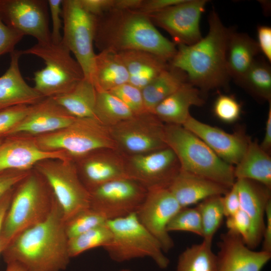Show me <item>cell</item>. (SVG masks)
Instances as JSON below:
<instances>
[{
    "label": "cell",
    "instance_id": "6da1fadb",
    "mask_svg": "<svg viewBox=\"0 0 271 271\" xmlns=\"http://www.w3.org/2000/svg\"><path fill=\"white\" fill-rule=\"evenodd\" d=\"M62 210L56 200L43 222L17 236L2 252L7 263L15 262L27 271H63L71 257Z\"/></svg>",
    "mask_w": 271,
    "mask_h": 271
},
{
    "label": "cell",
    "instance_id": "7a4b0ae2",
    "mask_svg": "<svg viewBox=\"0 0 271 271\" xmlns=\"http://www.w3.org/2000/svg\"><path fill=\"white\" fill-rule=\"evenodd\" d=\"M207 35L191 45L177 46L170 64L186 74L188 82L201 91L225 87L230 77L226 68V50L231 32L212 10Z\"/></svg>",
    "mask_w": 271,
    "mask_h": 271
},
{
    "label": "cell",
    "instance_id": "3957f363",
    "mask_svg": "<svg viewBox=\"0 0 271 271\" xmlns=\"http://www.w3.org/2000/svg\"><path fill=\"white\" fill-rule=\"evenodd\" d=\"M96 18L94 43L99 51H145L169 62L176 53V45L164 37L146 15L112 10Z\"/></svg>",
    "mask_w": 271,
    "mask_h": 271
},
{
    "label": "cell",
    "instance_id": "277c9868",
    "mask_svg": "<svg viewBox=\"0 0 271 271\" xmlns=\"http://www.w3.org/2000/svg\"><path fill=\"white\" fill-rule=\"evenodd\" d=\"M55 202L46 180L34 168L32 169L14 188L2 226V252L19 234L44 221Z\"/></svg>",
    "mask_w": 271,
    "mask_h": 271
},
{
    "label": "cell",
    "instance_id": "5b68a950",
    "mask_svg": "<svg viewBox=\"0 0 271 271\" xmlns=\"http://www.w3.org/2000/svg\"><path fill=\"white\" fill-rule=\"evenodd\" d=\"M165 140L176 155L181 170L228 189L234 184V166L221 160L203 141L183 126L165 124Z\"/></svg>",
    "mask_w": 271,
    "mask_h": 271
},
{
    "label": "cell",
    "instance_id": "8992f818",
    "mask_svg": "<svg viewBox=\"0 0 271 271\" xmlns=\"http://www.w3.org/2000/svg\"><path fill=\"white\" fill-rule=\"evenodd\" d=\"M22 55L42 59L45 67L34 72V87L45 98H53L72 90L84 77L82 69L62 43L37 42L22 50Z\"/></svg>",
    "mask_w": 271,
    "mask_h": 271
},
{
    "label": "cell",
    "instance_id": "52a82bcc",
    "mask_svg": "<svg viewBox=\"0 0 271 271\" xmlns=\"http://www.w3.org/2000/svg\"><path fill=\"white\" fill-rule=\"evenodd\" d=\"M35 137L43 150L64 151L74 161L98 150H118L109 128L94 118H76L63 128Z\"/></svg>",
    "mask_w": 271,
    "mask_h": 271
},
{
    "label": "cell",
    "instance_id": "ba28073f",
    "mask_svg": "<svg viewBox=\"0 0 271 271\" xmlns=\"http://www.w3.org/2000/svg\"><path fill=\"white\" fill-rule=\"evenodd\" d=\"M107 222L112 236L103 248L111 259L121 262L149 257L160 268L168 267L170 261L160 243L141 224L136 213Z\"/></svg>",
    "mask_w": 271,
    "mask_h": 271
},
{
    "label": "cell",
    "instance_id": "9c48e42d",
    "mask_svg": "<svg viewBox=\"0 0 271 271\" xmlns=\"http://www.w3.org/2000/svg\"><path fill=\"white\" fill-rule=\"evenodd\" d=\"M34 168L49 185L65 222L90 207V192L81 181L73 160H45Z\"/></svg>",
    "mask_w": 271,
    "mask_h": 271
},
{
    "label": "cell",
    "instance_id": "30bf717a",
    "mask_svg": "<svg viewBox=\"0 0 271 271\" xmlns=\"http://www.w3.org/2000/svg\"><path fill=\"white\" fill-rule=\"evenodd\" d=\"M61 16L63 24L62 42L75 56L85 78L92 82L97 18L85 11L79 0H63Z\"/></svg>",
    "mask_w": 271,
    "mask_h": 271
},
{
    "label": "cell",
    "instance_id": "8fae6325",
    "mask_svg": "<svg viewBox=\"0 0 271 271\" xmlns=\"http://www.w3.org/2000/svg\"><path fill=\"white\" fill-rule=\"evenodd\" d=\"M108 128L118 150L127 156L168 147L165 140V124L151 112L134 114Z\"/></svg>",
    "mask_w": 271,
    "mask_h": 271
},
{
    "label": "cell",
    "instance_id": "7c38bea8",
    "mask_svg": "<svg viewBox=\"0 0 271 271\" xmlns=\"http://www.w3.org/2000/svg\"><path fill=\"white\" fill-rule=\"evenodd\" d=\"M147 193V190L137 181L120 178L91 191L90 207L106 220H113L136 213Z\"/></svg>",
    "mask_w": 271,
    "mask_h": 271
},
{
    "label": "cell",
    "instance_id": "4fadbf2b",
    "mask_svg": "<svg viewBox=\"0 0 271 271\" xmlns=\"http://www.w3.org/2000/svg\"><path fill=\"white\" fill-rule=\"evenodd\" d=\"M180 170L176 155L168 147L148 153L126 156L127 178L137 181L147 190L168 188Z\"/></svg>",
    "mask_w": 271,
    "mask_h": 271
},
{
    "label": "cell",
    "instance_id": "5bb4252c",
    "mask_svg": "<svg viewBox=\"0 0 271 271\" xmlns=\"http://www.w3.org/2000/svg\"><path fill=\"white\" fill-rule=\"evenodd\" d=\"M207 2L206 0H183L149 17L155 25L171 36L176 46L191 45L203 37L200 23Z\"/></svg>",
    "mask_w": 271,
    "mask_h": 271
},
{
    "label": "cell",
    "instance_id": "9a60e30c",
    "mask_svg": "<svg viewBox=\"0 0 271 271\" xmlns=\"http://www.w3.org/2000/svg\"><path fill=\"white\" fill-rule=\"evenodd\" d=\"M48 1L0 0V18L7 26L38 43L51 41Z\"/></svg>",
    "mask_w": 271,
    "mask_h": 271
},
{
    "label": "cell",
    "instance_id": "2e32d148",
    "mask_svg": "<svg viewBox=\"0 0 271 271\" xmlns=\"http://www.w3.org/2000/svg\"><path fill=\"white\" fill-rule=\"evenodd\" d=\"M181 207L168 188L147 190L146 197L136 213L141 224L160 243L164 252L174 246L167 226Z\"/></svg>",
    "mask_w": 271,
    "mask_h": 271
},
{
    "label": "cell",
    "instance_id": "e0dca14e",
    "mask_svg": "<svg viewBox=\"0 0 271 271\" xmlns=\"http://www.w3.org/2000/svg\"><path fill=\"white\" fill-rule=\"evenodd\" d=\"M68 159L71 158L64 151L43 150L34 136L12 134L3 138L0 142V174L9 171H30L45 160Z\"/></svg>",
    "mask_w": 271,
    "mask_h": 271
},
{
    "label": "cell",
    "instance_id": "ac0fdd59",
    "mask_svg": "<svg viewBox=\"0 0 271 271\" xmlns=\"http://www.w3.org/2000/svg\"><path fill=\"white\" fill-rule=\"evenodd\" d=\"M75 162L79 177L90 192L109 182L127 178L126 156L117 149L98 150Z\"/></svg>",
    "mask_w": 271,
    "mask_h": 271
},
{
    "label": "cell",
    "instance_id": "d6986e66",
    "mask_svg": "<svg viewBox=\"0 0 271 271\" xmlns=\"http://www.w3.org/2000/svg\"><path fill=\"white\" fill-rule=\"evenodd\" d=\"M182 126L203 141L221 160L233 166L241 160L250 140L241 130L228 133L191 115Z\"/></svg>",
    "mask_w": 271,
    "mask_h": 271
},
{
    "label": "cell",
    "instance_id": "ffe728a7",
    "mask_svg": "<svg viewBox=\"0 0 271 271\" xmlns=\"http://www.w3.org/2000/svg\"><path fill=\"white\" fill-rule=\"evenodd\" d=\"M218 244L217 271H261L271 258V252L253 250L229 231L221 235Z\"/></svg>",
    "mask_w": 271,
    "mask_h": 271
},
{
    "label": "cell",
    "instance_id": "44dd1931",
    "mask_svg": "<svg viewBox=\"0 0 271 271\" xmlns=\"http://www.w3.org/2000/svg\"><path fill=\"white\" fill-rule=\"evenodd\" d=\"M52 98H45L33 105L25 117L7 136L22 134L34 137L63 128L76 119Z\"/></svg>",
    "mask_w": 271,
    "mask_h": 271
},
{
    "label": "cell",
    "instance_id": "7402d4cb",
    "mask_svg": "<svg viewBox=\"0 0 271 271\" xmlns=\"http://www.w3.org/2000/svg\"><path fill=\"white\" fill-rule=\"evenodd\" d=\"M240 208L248 216L250 232L246 245L254 249L262 240L265 225V210L271 200L270 189L257 182L247 179L235 181Z\"/></svg>",
    "mask_w": 271,
    "mask_h": 271
},
{
    "label": "cell",
    "instance_id": "603a6c76",
    "mask_svg": "<svg viewBox=\"0 0 271 271\" xmlns=\"http://www.w3.org/2000/svg\"><path fill=\"white\" fill-rule=\"evenodd\" d=\"M22 55V50H15L10 53L9 67L0 77V110L18 105H33L45 98L23 77L19 66Z\"/></svg>",
    "mask_w": 271,
    "mask_h": 271
},
{
    "label": "cell",
    "instance_id": "cb8c5ba5",
    "mask_svg": "<svg viewBox=\"0 0 271 271\" xmlns=\"http://www.w3.org/2000/svg\"><path fill=\"white\" fill-rule=\"evenodd\" d=\"M168 189L181 208L198 204L211 196H223L229 189L181 169Z\"/></svg>",
    "mask_w": 271,
    "mask_h": 271
},
{
    "label": "cell",
    "instance_id": "d4e9b609",
    "mask_svg": "<svg viewBox=\"0 0 271 271\" xmlns=\"http://www.w3.org/2000/svg\"><path fill=\"white\" fill-rule=\"evenodd\" d=\"M201 92L187 82L161 101L153 113L164 124L182 126L190 115V107L204 104Z\"/></svg>",
    "mask_w": 271,
    "mask_h": 271
},
{
    "label": "cell",
    "instance_id": "484cf974",
    "mask_svg": "<svg viewBox=\"0 0 271 271\" xmlns=\"http://www.w3.org/2000/svg\"><path fill=\"white\" fill-rule=\"evenodd\" d=\"M128 74V83L142 90L170 65L169 62L151 52L128 50L118 53Z\"/></svg>",
    "mask_w": 271,
    "mask_h": 271
},
{
    "label": "cell",
    "instance_id": "4316f807",
    "mask_svg": "<svg viewBox=\"0 0 271 271\" xmlns=\"http://www.w3.org/2000/svg\"><path fill=\"white\" fill-rule=\"evenodd\" d=\"M259 52L256 41L249 35L231 31L226 50V68L230 78L238 83Z\"/></svg>",
    "mask_w": 271,
    "mask_h": 271
},
{
    "label": "cell",
    "instance_id": "83f0119b",
    "mask_svg": "<svg viewBox=\"0 0 271 271\" xmlns=\"http://www.w3.org/2000/svg\"><path fill=\"white\" fill-rule=\"evenodd\" d=\"M235 179H247L271 188V158L256 142L250 139L240 161L234 167Z\"/></svg>",
    "mask_w": 271,
    "mask_h": 271
},
{
    "label": "cell",
    "instance_id": "f1b7e54d",
    "mask_svg": "<svg viewBox=\"0 0 271 271\" xmlns=\"http://www.w3.org/2000/svg\"><path fill=\"white\" fill-rule=\"evenodd\" d=\"M127 82L128 72L118 53L103 50L96 54L92 83L97 91H109Z\"/></svg>",
    "mask_w": 271,
    "mask_h": 271
},
{
    "label": "cell",
    "instance_id": "f546056e",
    "mask_svg": "<svg viewBox=\"0 0 271 271\" xmlns=\"http://www.w3.org/2000/svg\"><path fill=\"white\" fill-rule=\"evenodd\" d=\"M187 82L185 72L170 64L142 90L146 111L153 113L161 101Z\"/></svg>",
    "mask_w": 271,
    "mask_h": 271
},
{
    "label": "cell",
    "instance_id": "4dcf8cb0",
    "mask_svg": "<svg viewBox=\"0 0 271 271\" xmlns=\"http://www.w3.org/2000/svg\"><path fill=\"white\" fill-rule=\"evenodd\" d=\"M96 95L92 82L84 78L70 91L52 98L75 118H94Z\"/></svg>",
    "mask_w": 271,
    "mask_h": 271
},
{
    "label": "cell",
    "instance_id": "1f68e13d",
    "mask_svg": "<svg viewBox=\"0 0 271 271\" xmlns=\"http://www.w3.org/2000/svg\"><path fill=\"white\" fill-rule=\"evenodd\" d=\"M212 243L203 239L186 248L179 256L177 271H217V257Z\"/></svg>",
    "mask_w": 271,
    "mask_h": 271
},
{
    "label": "cell",
    "instance_id": "d6a6232c",
    "mask_svg": "<svg viewBox=\"0 0 271 271\" xmlns=\"http://www.w3.org/2000/svg\"><path fill=\"white\" fill-rule=\"evenodd\" d=\"M133 115L121 101L109 91H97L94 118L102 125L110 127Z\"/></svg>",
    "mask_w": 271,
    "mask_h": 271
},
{
    "label": "cell",
    "instance_id": "836d02e7",
    "mask_svg": "<svg viewBox=\"0 0 271 271\" xmlns=\"http://www.w3.org/2000/svg\"><path fill=\"white\" fill-rule=\"evenodd\" d=\"M238 83L254 96L271 101V69L264 61L256 59Z\"/></svg>",
    "mask_w": 271,
    "mask_h": 271
},
{
    "label": "cell",
    "instance_id": "e575fe53",
    "mask_svg": "<svg viewBox=\"0 0 271 271\" xmlns=\"http://www.w3.org/2000/svg\"><path fill=\"white\" fill-rule=\"evenodd\" d=\"M222 195H216L201 201L196 207L200 214L203 239L212 241L225 217Z\"/></svg>",
    "mask_w": 271,
    "mask_h": 271
},
{
    "label": "cell",
    "instance_id": "d590c367",
    "mask_svg": "<svg viewBox=\"0 0 271 271\" xmlns=\"http://www.w3.org/2000/svg\"><path fill=\"white\" fill-rule=\"evenodd\" d=\"M107 222L69 239L68 250L71 258L92 248H103L109 243L112 234Z\"/></svg>",
    "mask_w": 271,
    "mask_h": 271
},
{
    "label": "cell",
    "instance_id": "8d00e7d4",
    "mask_svg": "<svg viewBox=\"0 0 271 271\" xmlns=\"http://www.w3.org/2000/svg\"><path fill=\"white\" fill-rule=\"evenodd\" d=\"M107 221L100 214L90 207L65 222L66 233L68 239H70L102 225Z\"/></svg>",
    "mask_w": 271,
    "mask_h": 271
},
{
    "label": "cell",
    "instance_id": "74e56055",
    "mask_svg": "<svg viewBox=\"0 0 271 271\" xmlns=\"http://www.w3.org/2000/svg\"><path fill=\"white\" fill-rule=\"evenodd\" d=\"M167 231L190 232L203 237L200 213L197 208H182L169 223Z\"/></svg>",
    "mask_w": 271,
    "mask_h": 271
},
{
    "label": "cell",
    "instance_id": "f35d334b",
    "mask_svg": "<svg viewBox=\"0 0 271 271\" xmlns=\"http://www.w3.org/2000/svg\"><path fill=\"white\" fill-rule=\"evenodd\" d=\"M213 111L216 117L221 121L233 123L240 117L241 106L233 96L220 94L214 102Z\"/></svg>",
    "mask_w": 271,
    "mask_h": 271
},
{
    "label": "cell",
    "instance_id": "ab89813d",
    "mask_svg": "<svg viewBox=\"0 0 271 271\" xmlns=\"http://www.w3.org/2000/svg\"><path fill=\"white\" fill-rule=\"evenodd\" d=\"M121 101L134 114L146 111L142 90L127 82L109 91Z\"/></svg>",
    "mask_w": 271,
    "mask_h": 271
},
{
    "label": "cell",
    "instance_id": "60d3db41",
    "mask_svg": "<svg viewBox=\"0 0 271 271\" xmlns=\"http://www.w3.org/2000/svg\"><path fill=\"white\" fill-rule=\"evenodd\" d=\"M32 105H18L0 110V139L8 136L25 117Z\"/></svg>",
    "mask_w": 271,
    "mask_h": 271
},
{
    "label": "cell",
    "instance_id": "b9f144b4",
    "mask_svg": "<svg viewBox=\"0 0 271 271\" xmlns=\"http://www.w3.org/2000/svg\"><path fill=\"white\" fill-rule=\"evenodd\" d=\"M226 225L228 231L239 235L246 243L249 236L251 223L248 216L243 211L240 209L226 217Z\"/></svg>",
    "mask_w": 271,
    "mask_h": 271
},
{
    "label": "cell",
    "instance_id": "7bdbcfd3",
    "mask_svg": "<svg viewBox=\"0 0 271 271\" xmlns=\"http://www.w3.org/2000/svg\"><path fill=\"white\" fill-rule=\"evenodd\" d=\"M24 35L6 25L0 18V56L11 53Z\"/></svg>",
    "mask_w": 271,
    "mask_h": 271
},
{
    "label": "cell",
    "instance_id": "ee69618b",
    "mask_svg": "<svg viewBox=\"0 0 271 271\" xmlns=\"http://www.w3.org/2000/svg\"><path fill=\"white\" fill-rule=\"evenodd\" d=\"M63 0H48L49 9L52 20V29L51 31V41L58 43L62 41L61 29L62 26V3Z\"/></svg>",
    "mask_w": 271,
    "mask_h": 271
},
{
    "label": "cell",
    "instance_id": "f6af8a7d",
    "mask_svg": "<svg viewBox=\"0 0 271 271\" xmlns=\"http://www.w3.org/2000/svg\"><path fill=\"white\" fill-rule=\"evenodd\" d=\"M9 171L0 174V200L20 183L31 171Z\"/></svg>",
    "mask_w": 271,
    "mask_h": 271
},
{
    "label": "cell",
    "instance_id": "bcb514c9",
    "mask_svg": "<svg viewBox=\"0 0 271 271\" xmlns=\"http://www.w3.org/2000/svg\"><path fill=\"white\" fill-rule=\"evenodd\" d=\"M83 9L89 14L98 17L112 10L115 0H79Z\"/></svg>",
    "mask_w": 271,
    "mask_h": 271
},
{
    "label": "cell",
    "instance_id": "7dc6e473",
    "mask_svg": "<svg viewBox=\"0 0 271 271\" xmlns=\"http://www.w3.org/2000/svg\"><path fill=\"white\" fill-rule=\"evenodd\" d=\"M183 1V0H144L141 8L136 11L149 16Z\"/></svg>",
    "mask_w": 271,
    "mask_h": 271
},
{
    "label": "cell",
    "instance_id": "c3c4849f",
    "mask_svg": "<svg viewBox=\"0 0 271 271\" xmlns=\"http://www.w3.org/2000/svg\"><path fill=\"white\" fill-rule=\"evenodd\" d=\"M257 44L259 51L264 56L267 61L271 62V28L261 25L257 28Z\"/></svg>",
    "mask_w": 271,
    "mask_h": 271
},
{
    "label": "cell",
    "instance_id": "681fc988",
    "mask_svg": "<svg viewBox=\"0 0 271 271\" xmlns=\"http://www.w3.org/2000/svg\"><path fill=\"white\" fill-rule=\"evenodd\" d=\"M222 201L226 217L234 214L240 209L239 197L235 183L222 196Z\"/></svg>",
    "mask_w": 271,
    "mask_h": 271
},
{
    "label": "cell",
    "instance_id": "f907efd6",
    "mask_svg": "<svg viewBox=\"0 0 271 271\" xmlns=\"http://www.w3.org/2000/svg\"><path fill=\"white\" fill-rule=\"evenodd\" d=\"M262 240V250L271 252V200L267 203L266 207L265 225Z\"/></svg>",
    "mask_w": 271,
    "mask_h": 271
},
{
    "label": "cell",
    "instance_id": "816d5d0a",
    "mask_svg": "<svg viewBox=\"0 0 271 271\" xmlns=\"http://www.w3.org/2000/svg\"><path fill=\"white\" fill-rule=\"evenodd\" d=\"M271 101L269 106L265 123V132L261 143V148L265 152L269 153L271 149Z\"/></svg>",
    "mask_w": 271,
    "mask_h": 271
},
{
    "label": "cell",
    "instance_id": "f5cc1de1",
    "mask_svg": "<svg viewBox=\"0 0 271 271\" xmlns=\"http://www.w3.org/2000/svg\"><path fill=\"white\" fill-rule=\"evenodd\" d=\"M144 0H115L113 10L120 11H138Z\"/></svg>",
    "mask_w": 271,
    "mask_h": 271
},
{
    "label": "cell",
    "instance_id": "db71d44e",
    "mask_svg": "<svg viewBox=\"0 0 271 271\" xmlns=\"http://www.w3.org/2000/svg\"><path fill=\"white\" fill-rule=\"evenodd\" d=\"M15 187L6 194L0 200V255L2 253L1 242L2 226L5 216L11 202Z\"/></svg>",
    "mask_w": 271,
    "mask_h": 271
},
{
    "label": "cell",
    "instance_id": "11a10c76",
    "mask_svg": "<svg viewBox=\"0 0 271 271\" xmlns=\"http://www.w3.org/2000/svg\"><path fill=\"white\" fill-rule=\"evenodd\" d=\"M6 271H27L24 266L19 263L13 262L7 263Z\"/></svg>",
    "mask_w": 271,
    "mask_h": 271
},
{
    "label": "cell",
    "instance_id": "9f6ffc18",
    "mask_svg": "<svg viewBox=\"0 0 271 271\" xmlns=\"http://www.w3.org/2000/svg\"><path fill=\"white\" fill-rule=\"evenodd\" d=\"M120 271H131V270H130L129 269H122V270H121Z\"/></svg>",
    "mask_w": 271,
    "mask_h": 271
},
{
    "label": "cell",
    "instance_id": "6f0895ef",
    "mask_svg": "<svg viewBox=\"0 0 271 271\" xmlns=\"http://www.w3.org/2000/svg\"><path fill=\"white\" fill-rule=\"evenodd\" d=\"M2 139H3V138L0 139V142H1V141H2Z\"/></svg>",
    "mask_w": 271,
    "mask_h": 271
}]
</instances>
